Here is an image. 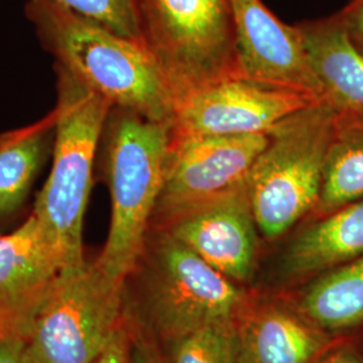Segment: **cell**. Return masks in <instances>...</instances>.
<instances>
[{
	"mask_svg": "<svg viewBox=\"0 0 363 363\" xmlns=\"http://www.w3.org/2000/svg\"><path fill=\"white\" fill-rule=\"evenodd\" d=\"M26 15L45 49L113 108L171 123L175 99L154 57L142 42L72 11L57 0H27Z\"/></svg>",
	"mask_w": 363,
	"mask_h": 363,
	"instance_id": "1",
	"label": "cell"
},
{
	"mask_svg": "<svg viewBox=\"0 0 363 363\" xmlns=\"http://www.w3.org/2000/svg\"><path fill=\"white\" fill-rule=\"evenodd\" d=\"M127 280L136 292L125 298V312L160 347L208 323L235 320L252 294L164 230H150Z\"/></svg>",
	"mask_w": 363,
	"mask_h": 363,
	"instance_id": "2",
	"label": "cell"
},
{
	"mask_svg": "<svg viewBox=\"0 0 363 363\" xmlns=\"http://www.w3.org/2000/svg\"><path fill=\"white\" fill-rule=\"evenodd\" d=\"M54 109L52 167L33 214L61 264L62 273L81 269L84 217L91 194L93 166L112 104L61 66Z\"/></svg>",
	"mask_w": 363,
	"mask_h": 363,
	"instance_id": "3",
	"label": "cell"
},
{
	"mask_svg": "<svg viewBox=\"0 0 363 363\" xmlns=\"http://www.w3.org/2000/svg\"><path fill=\"white\" fill-rule=\"evenodd\" d=\"M171 123L112 108L105 124V178L112 214L104 247L93 262L118 283L127 281L143 255L160 194Z\"/></svg>",
	"mask_w": 363,
	"mask_h": 363,
	"instance_id": "4",
	"label": "cell"
},
{
	"mask_svg": "<svg viewBox=\"0 0 363 363\" xmlns=\"http://www.w3.org/2000/svg\"><path fill=\"white\" fill-rule=\"evenodd\" d=\"M337 108L327 100L307 105L268 132L247 175L259 235L276 242L306 220L316 206Z\"/></svg>",
	"mask_w": 363,
	"mask_h": 363,
	"instance_id": "5",
	"label": "cell"
},
{
	"mask_svg": "<svg viewBox=\"0 0 363 363\" xmlns=\"http://www.w3.org/2000/svg\"><path fill=\"white\" fill-rule=\"evenodd\" d=\"M133 7L140 39L177 104L238 76L230 0H133Z\"/></svg>",
	"mask_w": 363,
	"mask_h": 363,
	"instance_id": "6",
	"label": "cell"
},
{
	"mask_svg": "<svg viewBox=\"0 0 363 363\" xmlns=\"http://www.w3.org/2000/svg\"><path fill=\"white\" fill-rule=\"evenodd\" d=\"M125 284L94 262L62 273L26 339L31 363H93L124 319Z\"/></svg>",
	"mask_w": 363,
	"mask_h": 363,
	"instance_id": "7",
	"label": "cell"
},
{
	"mask_svg": "<svg viewBox=\"0 0 363 363\" xmlns=\"http://www.w3.org/2000/svg\"><path fill=\"white\" fill-rule=\"evenodd\" d=\"M268 135L179 136L169 132L163 186L150 230L166 229L187 211L247 181Z\"/></svg>",
	"mask_w": 363,
	"mask_h": 363,
	"instance_id": "8",
	"label": "cell"
},
{
	"mask_svg": "<svg viewBox=\"0 0 363 363\" xmlns=\"http://www.w3.org/2000/svg\"><path fill=\"white\" fill-rule=\"evenodd\" d=\"M319 101L300 91L234 76L177 104L171 133L179 136L268 135L298 109Z\"/></svg>",
	"mask_w": 363,
	"mask_h": 363,
	"instance_id": "9",
	"label": "cell"
},
{
	"mask_svg": "<svg viewBox=\"0 0 363 363\" xmlns=\"http://www.w3.org/2000/svg\"><path fill=\"white\" fill-rule=\"evenodd\" d=\"M238 76L325 100L298 25L281 22L262 0H230Z\"/></svg>",
	"mask_w": 363,
	"mask_h": 363,
	"instance_id": "10",
	"label": "cell"
},
{
	"mask_svg": "<svg viewBox=\"0 0 363 363\" xmlns=\"http://www.w3.org/2000/svg\"><path fill=\"white\" fill-rule=\"evenodd\" d=\"M208 265L235 284L255 280L259 264V232L247 182L183 214L166 229Z\"/></svg>",
	"mask_w": 363,
	"mask_h": 363,
	"instance_id": "11",
	"label": "cell"
},
{
	"mask_svg": "<svg viewBox=\"0 0 363 363\" xmlns=\"http://www.w3.org/2000/svg\"><path fill=\"white\" fill-rule=\"evenodd\" d=\"M61 274L33 213L18 229L0 235V340H26Z\"/></svg>",
	"mask_w": 363,
	"mask_h": 363,
	"instance_id": "12",
	"label": "cell"
},
{
	"mask_svg": "<svg viewBox=\"0 0 363 363\" xmlns=\"http://www.w3.org/2000/svg\"><path fill=\"white\" fill-rule=\"evenodd\" d=\"M342 337L312 325L279 291L252 289L235 318L237 363H313Z\"/></svg>",
	"mask_w": 363,
	"mask_h": 363,
	"instance_id": "13",
	"label": "cell"
},
{
	"mask_svg": "<svg viewBox=\"0 0 363 363\" xmlns=\"http://www.w3.org/2000/svg\"><path fill=\"white\" fill-rule=\"evenodd\" d=\"M363 255V198L318 220H304L280 249L273 277L284 291Z\"/></svg>",
	"mask_w": 363,
	"mask_h": 363,
	"instance_id": "14",
	"label": "cell"
},
{
	"mask_svg": "<svg viewBox=\"0 0 363 363\" xmlns=\"http://www.w3.org/2000/svg\"><path fill=\"white\" fill-rule=\"evenodd\" d=\"M279 292L301 316L325 333L357 335L363 328V255L301 286Z\"/></svg>",
	"mask_w": 363,
	"mask_h": 363,
	"instance_id": "15",
	"label": "cell"
},
{
	"mask_svg": "<svg viewBox=\"0 0 363 363\" xmlns=\"http://www.w3.org/2000/svg\"><path fill=\"white\" fill-rule=\"evenodd\" d=\"M325 100L337 109L363 108V55L337 13L298 23Z\"/></svg>",
	"mask_w": 363,
	"mask_h": 363,
	"instance_id": "16",
	"label": "cell"
},
{
	"mask_svg": "<svg viewBox=\"0 0 363 363\" xmlns=\"http://www.w3.org/2000/svg\"><path fill=\"white\" fill-rule=\"evenodd\" d=\"M363 198V108L337 109L319 201L306 220H318Z\"/></svg>",
	"mask_w": 363,
	"mask_h": 363,
	"instance_id": "17",
	"label": "cell"
},
{
	"mask_svg": "<svg viewBox=\"0 0 363 363\" xmlns=\"http://www.w3.org/2000/svg\"><path fill=\"white\" fill-rule=\"evenodd\" d=\"M54 125L52 111L37 124L0 136V217L23 205L49 154Z\"/></svg>",
	"mask_w": 363,
	"mask_h": 363,
	"instance_id": "18",
	"label": "cell"
},
{
	"mask_svg": "<svg viewBox=\"0 0 363 363\" xmlns=\"http://www.w3.org/2000/svg\"><path fill=\"white\" fill-rule=\"evenodd\" d=\"M167 363H237L235 320H220L162 346Z\"/></svg>",
	"mask_w": 363,
	"mask_h": 363,
	"instance_id": "19",
	"label": "cell"
},
{
	"mask_svg": "<svg viewBox=\"0 0 363 363\" xmlns=\"http://www.w3.org/2000/svg\"><path fill=\"white\" fill-rule=\"evenodd\" d=\"M72 11L103 25L121 37L139 40L133 0H57ZM143 43V42H142Z\"/></svg>",
	"mask_w": 363,
	"mask_h": 363,
	"instance_id": "20",
	"label": "cell"
},
{
	"mask_svg": "<svg viewBox=\"0 0 363 363\" xmlns=\"http://www.w3.org/2000/svg\"><path fill=\"white\" fill-rule=\"evenodd\" d=\"M127 315V312H125ZM130 342L127 363H167L160 345L127 315Z\"/></svg>",
	"mask_w": 363,
	"mask_h": 363,
	"instance_id": "21",
	"label": "cell"
},
{
	"mask_svg": "<svg viewBox=\"0 0 363 363\" xmlns=\"http://www.w3.org/2000/svg\"><path fill=\"white\" fill-rule=\"evenodd\" d=\"M313 363H363V349L357 335L342 337Z\"/></svg>",
	"mask_w": 363,
	"mask_h": 363,
	"instance_id": "22",
	"label": "cell"
},
{
	"mask_svg": "<svg viewBox=\"0 0 363 363\" xmlns=\"http://www.w3.org/2000/svg\"><path fill=\"white\" fill-rule=\"evenodd\" d=\"M337 15L351 43L363 55V0H349Z\"/></svg>",
	"mask_w": 363,
	"mask_h": 363,
	"instance_id": "23",
	"label": "cell"
},
{
	"mask_svg": "<svg viewBox=\"0 0 363 363\" xmlns=\"http://www.w3.org/2000/svg\"><path fill=\"white\" fill-rule=\"evenodd\" d=\"M130 333L128 319L124 311V319L117 328L104 352L93 363H127L130 351Z\"/></svg>",
	"mask_w": 363,
	"mask_h": 363,
	"instance_id": "24",
	"label": "cell"
},
{
	"mask_svg": "<svg viewBox=\"0 0 363 363\" xmlns=\"http://www.w3.org/2000/svg\"><path fill=\"white\" fill-rule=\"evenodd\" d=\"M0 363H31L27 354L26 340H0Z\"/></svg>",
	"mask_w": 363,
	"mask_h": 363,
	"instance_id": "25",
	"label": "cell"
}]
</instances>
